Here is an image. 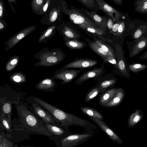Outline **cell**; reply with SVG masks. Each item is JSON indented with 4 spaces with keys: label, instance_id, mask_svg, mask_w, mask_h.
Masks as SVG:
<instances>
[{
    "label": "cell",
    "instance_id": "28",
    "mask_svg": "<svg viewBox=\"0 0 147 147\" xmlns=\"http://www.w3.org/2000/svg\"><path fill=\"white\" fill-rule=\"evenodd\" d=\"M129 69L134 73H138L147 68V65L140 63H133L128 65Z\"/></svg>",
    "mask_w": 147,
    "mask_h": 147
},
{
    "label": "cell",
    "instance_id": "7",
    "mask_svg": "<svg viewBox=\"0 0 147 147\" xmlns=\"http://www.w3.org/2000/svg\"><path fill=\"white\" fill-rule=\"evenodd\" d=\"M36 27V26L29 27L16 34L7 41L5 51L12 48L21 39L34 31Z\"/></svg>",
    "mask_w": 147,
    "mask_h": 147
},
{
    "label": "cell",
    "instance_id": "24",
    "mask_svg": "<svg viewBox=\"0 0 147 147\" xmlns=\"http://www.w3.org/2000/svg\"><path fill=\"white\" fill-rule=\"evenodd\" d=\"M136 10L141 13H147V0H138L136 3Z\"/></svg>",
    "mask_w": 147,
    "mask_h": 147
},
{
    "label": "cell",
    "instance_id": "16",
    "mask_svg": "<svg viewBox=\"0 0 147 147\" xmlns=\"http://www.w3.org/2000/svg\"><path fill=\"white\" fill-rule=\"evenodd\" d=\"M125 96L124 90L121 88H118L117 92L112 99L108 103L103 106L105 107H112L116 106L122 102Z\"/></svg>",
    "mask_w": 147,
    "mask_h": 147
},
{
    "label": "cell",
    "instance_id": "38",
    "mask_svg": "<svg viewBox=\"0 0 147 147\" xmlns=\"http://www.w3.org/2000/svg\"><path fill=\"white\" fill-rule=\"evenodd\" d=\"M58 14V12L55 8H53L51 11L49 16V20L50 22H53L57 19Z\"/></svg>",
    "mask_w": 147,
    "mask_h": 147
},
{
    "label": "cell",
    "instance_id": "18",
    "mask_svg": "<svg viewBox=\"0 0 147 147\" xmlns=\"http://www.w3.org/2000/svg\"><path fill=\"white\" fill-rule=\"evenodd\" d=\"M81 110L85 114L89 116L95 117L101 120H104L102 115L95 109L88 107L80 108Z\"/></svg>",
    "mask_w": 147,
    "mask_h": 147
},
{
    "label": "cell",
    "instance_id": "12",
    "mask_svg": "<svg viewBox=\"0 0 147 147\" xmlns=\"http://www.w3.org/2000/svg\"><path fill=\"white\" fill-rule=\"evenodd\" d=\"M34 113L41 118L45 123L56 125V122L59 123L58 121L52 115H51L46 111L36 104H33Z\"/></svg>",
    "mask_w": 147,
    "mask_h": 147
},
{
    "label": "cell",
    "instance_id": "27",
    "mask_svg": "<svg viewBox=\"0 0 147 147\" xmlns=\"http://www.w3.org/2000/svg\"><path fill=\"white\" fill-rule=\"evenodd\" d=\"M64 35L67 37L75 39L78 38L79 35L70 27L64 26L63 30Z\"/></svg>",
    "mask_w": 147,
    "mask_h": 147
},
{
    "label": "cell",
    "instance_id": "2",
    "mask_svg": "<svg viewBox=\"0 0 147 147\" xmlns=\"http://www.w3.org/2000/svg\"><path fill=\"white\" fill-rule=\"evenodd\" d=\"M63 5V11L70 20L74 24L78 25L81 28L84 30L88 26L98 28V26L96 24L81 12L72 7L69 9L66 7L64 4Z\"/></svg>",
    "mask_w": 147,
    "mask_h": 147
},
{
    "label": "cell",
    "instance_id": "26",
    "mask_svg": "<svg viewBox=\"0 0 147 147\" xmlns=\"http://www.w3.org/2000/svg\"><path fill=\"white\" fill-rule=\"evenodd\" d=\"M19 57L18 56H13L11 58L6 65V69L7 71H10L13 69L18 64Z\"/></svg>",
    "mask_w": 147,
    "mask_h": 147
},
{
    "label": "cell",
    "instance_id": "41",
    "mask_svg": "<svg viewBox=\"0 0 147 147\" xmlns=\"http://www.w3.org/2000/svg\"><path fill=\"white\" fill-rule=\"evenodd\" d=\"M125 28V24L123 21H122L119 23L117 33L119 35L121 34L123 32Z\"/></svg>",
    "mask_w": 147,
    "mask_h": 147
},
{
    "label": "cell",
    "instance_id": "48",
    "mask_svg": "<svg viewBox=\"0 0 147 147\" xmlns=\"http://www.w3.org/2000/svg\"><path fill=\"white\" fill-rule=\"evenodd\" d=\"M113 1L116 3L121 5L122 3V0H113Z\"/></svg>",
    "mask_w": 147,
    "mask_h": 147
},
{
    "label": "cell",
    "instance_id": "13",
    "mask_svg": "<svg viewBox=\"0 0 147 147\" xmlns=\"http://www.w3.org/2000/svg\"><path fill=\"white\" fill-rule=\"evenodd\" d=\"M115 48L117 51L118 68L124 76L128 78L130 75L127 69L122 48L118 44L115 45Z\"/></svg>",
    "mask_w": 147,
    "mask_h": 147
},
{
    "label": "cell",
    "instance_id": "17",
    "mask_svg": "<svg viewBox=\"0 0 147 147\" xmlns=\"http://www.w3.org/2000/svg\"><path fill=\"white\" fill-rule=\"evenodd\" d=\"M118 89V88H114L103 94L99 99V103L102 106L109 102L115 96Z\"/></svg>",
    "mask_w": 147,
    "mask_h": 147
},
{
    "label": "cell",
    "instance_id": "29",
    "mask_svg": "<svg viewBox=\"0 0 147 147\" xmlns=\"http://www.w3.org/2000/svg\"><path fill=\"white\" fill-rule=\"evenodd\" d=\"M11 104L10 102L4 104L2 106L1 115L5 116L6 114L7 117L11 119Z\"/></svg>",
    "mask_w": 147,
    "mask_h": 147
},
{
    "label": "cell",
    "instance_id": "43",
    "mask_svg": "<svg viewBox=\"0 0 147 147\" xmlns=\"http://www.w3.org/2000/svg\"><path fill=\"white\" fill-rule=\"evenodd\" d=\"M113 20L111 18H109L107 23V26L108 28L111 31L113 26Z\"/></svg>",
    "mask_w": 147,
    "mask_h": 147
},
{
    "label": "cell",
    "instance_id": "36",
    "mask_svg": "<svg viewBox=\"0 0 147 147\" xmlns=\"http://www.w3.org/2000/svg\"><path fill=\"white\" fill-rule=\"evenodd\" d=\"M2 117V122L3 124L5 127V129L8 131H11V125L10 121L11 119L6 117L4 116H1Z\"/></svg>",
    "mask_w": 147,
    "mask_h": 147
},
{
    "label": "cell",
    "instance_id": "8",
    "mask_svg": "<svg viewBox=\"0 0 147 147\" xmlns=\"http://www.w3.org/2000/svg\"><path fill=\"white\" fill-rule=\"evenodd\" d=\"M89 117L112 140L119 144H123V142L121 138L102 120L92 117Z\"/></svg>",
    "mask_w": 147,
    "mask_h": 147
},
{
    "label": "cell",
    "instance_id": "35",
    "mask_svg": "<svg viewBox=\"0 0 147 147\" xmlns=\"http://www.w3.org/2000/svg\"><path fill=\"white\" fill-rule=\"evenodd\" d=\"M0 147L13 146L12 142L7 140L5 137H4L1 135V134L0 135Z\"/></svg>",
    "mask_w": 147,
    "mask_h": 147
},
{
    "label": "cell",
    "instance_id": "11",
    "mask_svg": "<svg viewBox=\"0 0 147 147\" xmlns=\"http://www.w3.org/2000/svg\"><path fill=\"white\" fill-rule=\"evenodd\" d=\"M97 61L95 60L79 59L75 60L65 65L63 68H89L96 65Z\"/></svg>",
    "mask_w": 147,
    "mask_h": 147
},
{
    "label": "cell",
    "instance_id": "34",
    "mask_svg": "<svg viewBox=\"0 0 147 147\" xmlns=\"http://www.w3.org/2000/svg\"><path fill=\"white\" fill-rule=\"evenodd\" d=\"M45 0H32V5L35 10H40L43 6Z\"/></svg>",
    "mask_w": 147,
    "mask_h": 147
},
{
    "label": "cell",
    "instance_id": "30",
    "mask_svg": "<svg viewBox=\"0 0 147 147\" xmlns=\"http://www.w3.org/2000/svg\"><path fill=\"white\" fill-rule=\"evenodd\" d=\"M101 92L99 89L98 87H95L92 89L87 94L85 97L84 101L86 102H88L96 97L98 93Z\"/></svg>",
    "mask_w": 147,
    "mask_h": 147
},
{
    "label": "cell",
    "instance_id": "40",
    "mask_svg": "<svg viewBox=\"0 0 147 147\" xmlns=\"http://www.w3.org/2000/svg\"><path fill=\"white\" fill-rule=\"evenodd\" d=\"M104 60L106 61L115 65L118 68V64L114 57L109 55L105 57Z\"/></svg>",
    "mask_w": 147,
    "mask_h": 147
},
{
    "label": "cell",
    "instance_id": "37",
    "mask_svg": "<svg viewBox=\"0 0 147 147\" xmlns=\"http://www.w3.org/2000/svg\"><path fill=\"white\" fill-rule=\"evenodd\" d=\"M84 30L90 33L100 35L104 33V32L102 29L93 27H87L85 28Z\"/></svg>",
    "mask_w": 147,
    "mask_h": 147
},
{
    "label": "cell",
    "instance_id": "15",
    "mask_svg": "<svg viewBox=\"0 0 147 147\" xmlns=\"http://www.w3.org/2000/svg\"><path fill=\"white\" fill-rule=\"evenodd\" d=\"M143 117V112L140 109H136L128 118L127 125L129 128H132L139 123Z\"/></svg>",
    "mask_w": 147,
    "mask_h": 147
},
{
    "label": "cell",
    "instance_id": "47",
    "mask_svg": "<svg viewBox=\"0 0 147 147\" xmlns=\"http://www.w3.org/2000/svg\"><path fill=\"white\" fill-rule=\"evenodd\" d=\"M5 25L3 22L0 20V29L1 30H2L5 28Z\"/></svg>",
    "mask_w": 147,
    "mask_h": 147
},
{
    "label": "cell",
    "instance_id": "21",
    "mask_svg": "<svg viewBox=\"0 0 147 147\" xmlns=\"http://www.w3.org/2000/svg\"><path fill=\"white\" fill-rule=\"evenodd\" d=\"M45 125L47 129L54 135H61L64 133V131L61 128L49 123H45Z\"/></svg>",
    "mask_w": 147,
    "mask_h": 147
},
{
    "label": "cell",
    "instance_id": "22",
    "mask_svg": "<svg viewBox=\"0 0 147 147\" xmlns=\"http://www.w3.org/2000/svg\"><path fill=\"white\" fill-rule=\"evenodd\" d=\"M86 7L93 10L94 11H98L100 10L94 0H78Z\"/></svg>",
    "mask_w": 147,
    "mask_h": 147
},
{
    "label": "cell",
    "instance_id": "49",
    "mask_svg": "<svg viewBox=\"0 0 147 147\" xmlns=\"http://www.w3.org/2000/svg\"><path fill=\"white\" fill-rule=\"evenodd\" d=\"M9 3L12 2V3H16V1L15 0H8Z\"/></svg>",
    "mask_w": 147,
    "mask_h": 147
},
{
    "label": "cell",
    "instance_id": "10",
    "mask_svg": "<svg viewBox=\"0 0 147 147\" xmlns=\"http://www.w3.org/2000/svg\"><path fill=\"white\" fill-rule=\"evenodd\" d=\"M82 11L89 18L96 24L101 29L103 30L106 28L108 19L99 15L94 11H89L85 9H82Z\"/></svg>",
    "mask_w": 147,
    "mask_h": 147
},
{
    "label": "cell",
    "instance_id": "44",
    "mask_svg": "<svg viewBox=\"0 0 147 147\" xmlns=\"http://www.w3.org/2000/svg\"><path fill=\"white\" fill-rule=\"evenodd\" d=\"M4 12V6L3 1L0 0V18L1 19L3 17Z\"/></svg>",
    "mask_w": 147,
    "mask_h": 147
},
{
    "label": "cell",
    "instance_id": "6",
    "mask_svg": "<svg viewBox=\"0 0 147 147\" xmlns=\"http://www.w3.org/2000/svg\"><path fill=\"white\" fill-rule=\"evenodd\" d=\"M100 10L107 14L113 21H119L121 16V13L111 6L103 0H94Z\"/></svg>",
    "mask_w": 147,
    "mask_h": 147
},
{
    "label": "cell",
    "instance_id": "14",
    "mask_svg": "<svg viewBox=\"0 0 147 147\" xmlns=\"http://www.w3.org/2000/svg\"><path fill=\"white\" fill-rule=\"evenodd\" d=\"M103 69V67L94 69L88 71L81 76L76 82L77 84H80L90 78L100 75Z\"/></svg>",
    "mask_w": 147,
    "mask_h": 147
},
{
    "label": "cell",
    "instance_id": "42",
    "mask_svg": "<svg viewBox=\"0 0 147 147\" xmlns=\"http://www.w3.org/2000/svg\"><path fill=\"white\" fill-rule=\"evenodd\" d=\"M50 3V0H47L45 3L43 5L40 10V14H42L47 11Z\"/></svg>",
    "mask_w": 147,
    "mask_h": 147
},
{
    "label": "cell",
    "instance_id": "31",
    "mask_svg": "<svg viewBox=\"0 0 147 147\" xmlns=\"http://www.w3.org/2000/svg\"><path fill=\"white\" fill-rule=\"evenodd\" d=\"M147 30V26L145 25L140 26L136 30L133 34L134 38L136 39L142 36V34Z\"/></svg>",
    "mask_w": 147,
    "mask_h": 147
},
{
    "label": "cell",
    "instance_id": "9",
    "mask_svg": "<svg viewBox=\"0 0 147 147\" xmlns=\"http://www.w3.org/2000/svg\"><path fill=\"white\" fill-rule=\"evenodd\" d=\"M81 71V70L74 69L63 70L56 73L53 77L62 80L61 84L68 83L76 78Z\"/></svg>",
    "mask_w": 147,
    "mask_h": 147
},
{
    "label": "cell",
    "instance_id": "32",
    "mask_svg": "<svg viewBox=\"0 0 147 147\" xmlns=\"http://www.w3.org/2000/svg\"><path fill=\"white\" fill-rule=\"evenodd\" d=\"M116 82L115 79H111L102 82L98 87L101 92L103 91L105 89L114 84Z\"/></svg>",
    "mask_w": 147,
    "mask_h": 147
},
{
    "label": "cell",
    "instance_id": "39",
    "mask_svg": "<svg viewBox=\"0 0 147 147\" xmlns=\"http://www.w3.org/2000/svg\"><path fill=\"white\" fill-rule=\"evenodd\" d=\"M20 74H13L12 77V79L15 82H20L25 81V78H23V76Z\"/></svg>",
    "mask_w": 147,
    "mask_h": 147
},
{
    "label": "cell",
    "instance_id": "3",
    "mask_svg": "<svg viewBox=\"0 0 147 147\" xmlns=\"http://www.w3.org/2000/svg\"><path fill=\"white\" fill-rule=\"evenodd\" d=\"M63 55L59 52H47L42 53L37 64L40 66H51L57 64L63 58Z\"/></svg>",
    "mask_w": 147,
    "mask_h": 147
},
{
    "label": "cell",
    "instance_id": "20",
    "mask_svg": "<svg viewBox=\"0 0 147 147\" xmlns=\"http://www.w3.org/2000/svg\"><path fill=\"white\" fill-rule=\"evenodd\" d=\"M89 46L93 51L102 57L104 59L107 56L109 55L105 52L95 41L90 43Z\"/></svg>",
    "mask_w": 147,
    "mask_h": 147
},
{
    "label": "cell",
    "instance_id": "25",
    "mask_svg": "<svg viewBox=\"0 0 147 147\" xmlns=\"http://www.w3.org/2000/svg\"><path fill=\"white\" fill-rule=\"evenodd\" d=\"M65 45L70 48L75 49H81L84 46V45L82 42L75 40H67L66 42Z\"/></svg>",
    "mask_w": 147,
    "mask_h": 147
},
{
    "label": "cell",
    "instance_id": "45",
    "mask_svg": "<svg viewBox=\"0 0 147 147\" xmlns=\"http://www.w3.org/2000/svg\"><path fill=\"white\" fill-rule=\"evenodd\" d=\"M119 26V23H116L113 25L112 30L114 33L117 32L118 28Z\"/></svg>",
    "mask_w": 147,
    "mask_h": 147
},
{
    "label": "cell",
    "instance_id": "50",
    "mask_svg": "<svg viewBox=\"0 0 147 147\" xmlns=\"http://www.w3.org/2000/svg\"></svg>",
    "mask_w": 147,
    "mask_h": 147
},
{
    "label": "cell",
    "instance_id": "33",
    "mask_svg": "<svg viewBox=\"0 0 147 147\" xmlns=\"http://www.w3.org/2000/svg\"><path fill=\"white\" fill-rule=\"evenodd\" d=\"M105 52L110 55L114 57H116L115 54L111 48L103 44L102 42L98 40L95 41Z\"/></svg>",
    "mask_w": 147,
    "mask_h": 147
},
{
    "label": "cell",
    "instance_id": "23",
    "mask_svg": "<svg viewBox=\"0 0 147 147\" xmlns=\"http://www.w3.org/2000/svg\"><path fill=\"white\" fill-rule=\"evenodd\" d=\"M55 26H51L48 28L41 35L38 40V42H43L52 35L54 31Z\"/></svg>",
    "mask_w": 147,
    "mask_h": 147
},
{
    "label": "cell",
    "instance_id": "19",
    "mask_svg": "<svg viewBox=\"0 0 147 147\" xmlns=\"http://www.w3.org/2000/svg\"><path fill=\"white\" fill-rule=\"evenodd\" d=\"M55 85V82L53 79L47 78L39 83L36 86V88L40 90L47 89L53 87Z\"/></svg>",
    "mask_w": 147,
    "mask_h": 147
},
{
    "label": "cell",
    "instance_id": "4",
    "mask_svg": "<svg viewBox=\"0 0 147 147\" xmlns=\"http://www.w3.org/2000/svg\"><path fill=\"white\" fill-rule=\"evenodd\" d=\"M91 136L88 134L70 135L61 141L62 147H71L80 144L88 140Z\"/></svg>",
    "mask_w": 147,
    "mask_h": 147
},
{
    "label": "cell",
    "instance_id": "5",
    "mask_svg": "<svg viewBox=\"0 0 147 147\" xmlns=\"http://www.w3.org/2000/svg\"><path fill=\"white\" fill-rule=\"evenodd\" d=\"M129 57L131 58L141 52L147 47V36H142L136 40L129 42Z\"/></svg>",
    "mask_w": 147,
    "mask_h": 147
},
{
    "label": "cell",
    "instance_id": "46",
    "mask_svg": "<svg viewBox=\"0 0 147 147\" xmlns=\"http://www.w3.org/2000/svg\"><path fill=\"white\" fill-rule=\"evenodd\" d=\"M141 60L147 59V50L142 54L141 55L139 58Z\"/></svg>",
    "mask_w": 147,
    "mask_h": 147
},
{
    "label": "cell",
    "instance_id": "1",
    "mask_svg": "<svg viewBox=\"0 0 147 147\" xmlns=\"http://www.w3.org/2000/svg\"><path fill=\"white\" fill-rule=\"evenodd\" d=\"M21 119L23 124L27 126L31 130L47 136H50L52 134L48 131L45 126L33 114L25 108L19 111Z\"/></svg>",
    "mask_w": 147,
    "mask_h": 147
}]
</instances>
